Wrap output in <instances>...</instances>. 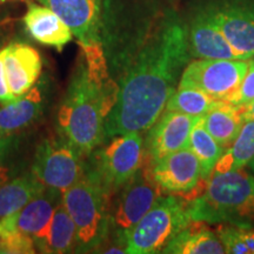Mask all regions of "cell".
<instances>
[{
	"instance_id": "cell-15",
	"label": "cell",
	"mask_w": 254,
	"mask_h": 254,
	"mask_svg": "<svg viewBox=\"0 0 254 254\" xmlns=\"http://www.w3.org/2000/svg\"><path fill=\"white\" fill-rule=\"evenodd\" d=\"M187 41L190 52L195 58L244 60L205 12L193 19Z\"/></svg>"
},
{
	"instance_id": "cell-27",
	"label": "cell",
	"mask_w": 254,
	"mask_h": 254,
	"mask_svg": "<svg viewBox=\"0 0 254 254\" xmlns=\"http://www.w3.org/2000/svg\"><path fill=\"white\" fill-rule=\"evenodd\" d=\"M36 244L32 236L19 231H4L0 238V254H34Z\"/></svg>"
},
{
	"instance_id": "cell-14",
	"label": "cell",
	"mask_w": 254,
	"mask_h": 254,
	"mask_svg": "<svg viewBox=\"0 0 254 254\" xmlns=\"http://www.w3.org/2000/svg\"><path fill=\"white\" fill-rule=\"evenodd\" d=\"M4 60L6 80L14 99L34 86L43 71L39 52L28 44L12 43L0 50Z\"/></svg>"
},
{
	"instance_id": "cell-10",
	"label": "cell",
	"mask_w": 254,
	"mask_h": 254,
	"mask_svg": "<svg viewBox=\"0 0 254 254\" xmlns=\"http://www.w3.org/2000/svg\"><path fill=\"white\" fill-rule=\"evenodd\" d=\"M200 118L165 110L148 129L144 141L146 161L153 165L174 152L189 147L190 133Z\"/></svg>"
},
{
	"instance_id": "cell-12",
	"label": "cell",
	"mask_w": 254,
	"mask_h": 254,
	"mask_svg": "<svg viewBox=\"0 0 254 254\" xmlns=\"http://www.w3.org/2000/svg\"><path fill=\"white\" fill-rule=\"evenodd\" d=\"M151 172L164 192L178 195L190 192L202 179L199 160L190 147L151 165Z\"/></svg>"
},
{
	"instance_id": "cell-20",
	"label": "cell",
	"mask_w": 254,
	"mask_h": 254,
	"mask_svg": "<svg viewBox=\"0 0 254 254\" xmlns=\"http://www.w3.org/2000/svg\"><path fill=\"white\" fill-rule=\"evenodd\" d=\"M161 253L170 254H224V246L217 232L206 226V222L190 220L177 234Z\"/></svg>"
},
{
	"instance_id": "cell-28",
	"label": "cell",
	"mask_w": 254,
	"mask_h": 254,
	"mask_svg": "<svg viewBox=\"0 0 254 254\" xmlns=\"http://www.w3.org/2000/svg\"><path fill=\"white\" fill-rule=\"evenodd\" d=\"M254 100V59H251L249 69L241 80L239 87L226 98V103L236 106H245Z\"/></svg>"
},
{
	"instance_id": "cell-24",
	"label": "cell",
	"mask_w": 254,
	"mask_h": 254,
	"mask_svg": "<svg viewBox=\"0 0 254 254\" xmlns=\"http://www.w3.org/2000/svg\"><path fill=\"white\" fill-rule=\"evenodd\" d=\"M202 118V117H201ZM200 118L193 127L190 133L189 147L199 160L201 167V178L207 179L213 172L214 166L224 153L225 148L221 147L214 138L205 128L202 119Z\"/></svg>"
},
{
	"instance_id": "cell-2",
	"label": "cell",
	"mask_w": 254,
	"mask_h": 254,
	"mask_svg": "<svg viewBox=\"0 0 254 254\" xmlns=\"http://www.w3.org/2000/svg\"><path fill=\"white\" fill-rule=\"evenodd\" d=\"M119 88H105L88 77L80 56L57 114L59 135L84 158L103 144L105 120L118 97Z\"/></svg>"
},
{
	"instance_id": "cell-31",
	"label": "cell",
	"mask_w": 254,
	"mask_h": 254,
	"mask_svg": "<svg viewBox=\"0 0 254 254\" xmlns=\"http://www.w3.org/2000/svg\"><path fill=\"white\" fill-rule=\"evenodd\" d=\"M9 173H11V171L8 170V167L0 164V185H2V184L6 183L9 179V176H11Z\"/></svg>"
},
{
	"instance_id": "cell-33",
	"label": "cell",
	"mask_w": 254,
	"mask_h": 254,
	"mask_svg": "<svg viewBox=\"0 0 254 254\" xmlns=\"http://www.w3.org/2000/svg\"><path fill=\"white\" fill-rule=\"evenodd\" d=\"M6 1H8V0H0V5L4 4V2H6Z\"/></svg>"
},
{
	"instance_id": "cell-17",
	"label": "cell",
	"mask_w": 254,
	"mask_h": 254,
	"mask_svg": "<svg viewBox=\"0 0 254 254\" xmlns=\"http://www.w3.org/2000/svg\"><path fill=\"white\" fill-rule=\"evenodd\" d=\"M23 23L27 33L34 40L43 45L55 47L59 52L72 41L71 28L58 14L44 5L28 2Z\"/></svg>"
},
{
	"instance_id": "cell-34",
	"label": "cell",
	"mask_w": 254,
	"mask_h": 254,
	"mask_svg": "<svg viewBox=\"0 0 254 254\" xmlns=\"http://www.w3.org/2000/svg\"><path fill=\"white\" fill-rule=\"evenodd\" d=\"M1 233H2V228H1V224H0V238H1Z\"/></svg>"
},
{
	"instance_id": "cell-11",
	"label": "cell",
	"mask_w": 254,
	"mask_h": 254,
	"mask_svg": "<svg viewBox=\"0 0 254 254\" xmlns=\"http://www.w3.org/2000/svg\"><path fill=\"white\" fill-rule=\"evenodd\" d=\"M205 13L241 58H254V6L224 4L207 8Z\"/></svg>"
},
{
	"instance_id": "cell-4",
	"label": "cell",
	"mask_w": 254,
	"mask_h": 254,
	"mask_svg": "<svg viewBox=\"0 0 254 254\" xmlns=\"http://www.w3.org/2000/svg\"><path fill=\"white\" fill-rule=\"evenodd\" d=\"M111 196L85 174L63 193L62 201L77 230V253L100 249L111 232Z\"/></svg>"
},
{
	"instance_id": "cell-32",
	"label": "cell",
	"mask_w": 254,
	"mask_h": 254,
	"mask_svg": "<svg viewBox=\"0 0 254 254\" xmlns=\"http://www.w3.org/2000/svg\"><path fill=\"white\" fill-rule=\"evenodd\" d=\"M247 168H249V171H250V172L252 173L253 176H254V158L252 159V160L250 161V164L247 165Z\"/></svg>"
},
{
	"instance_id": "cell-16",
	"label": "cell",
	"mask_w": 254,
	"mask_h": 254,
	"mask_svg": "<svg viewBox=\"0 0 254 254\" xmlns=\"http://www.w3.org/2000/svg\"><path fill=\"white\" fill-rule=\"evenodd\" d=\"M62 196L63 193L45 187L17 213L0 220L2 232L19 231L34 236L50 221L57 206L62 202Z\"/></svg>"
},
{
	"instance_id": "cell-6",
	"label": "cell",
	"mask_w": 254,
	"mask_h": 254,
	"mask_svg": "<svg viewBox=\"0 0 254 254\" xmlns=\"http://www.w3.org/2000/svg\"><path fill=\"white\" fill-rule=\"evenodd\" d=\"M111 141L88 155L86 176L95 180L110 195L134 176L144 164L145 147L140 133L131 132L111 136Z\"/></svg>"
},
{
	"instance_id": "cell-3",
	"label": "cell",
	"mask_w": 254,
	"mask_h": 254,
	"mask_svg": "<svg viewBox=\"0 0 254 254\" xmlns=\"http://www.w3.org/2000/svg\"><path fill=\"white\" fill-rule=\"evenodd\" d=\"M189 202L192 220L251 227L254 224V176L245 168L212 172L202 192Z\"/></svg>"
},
{
	"instance_id": "cell-1",
	"label": "cell",
	"mask_w": 254,
	"mask_h": 254,
	"mask_svg": "<svg viewBox=\"0 0 254 254\" xmlns=\"http://www.w3.org/2000/svg\"><path fill=\"white\" fill-rule=\"evenodd\" d=\"M187 34L177 20L165 19L142 38L124 66L119 92L105 120V134L148 131L164 112L189 64Z\"/></svg>"
},
{
	"instance_id": "cell-9",
	"label": "cell",
	"mask_w": 254,
	"mask_h": 254,
	"mask_svg": "<svg viewBox=\"0 0 254 254\" xmlns=\"http://www.w3.org/2000/svg\"><path fill=\"white\" fill-rule=\"evenodd\" d=\"M250 60L196 59L184 68L178 87L199 90L217 100H226L239 87Z\"/></svg>"
},
{
	"instance_id": "cell-8",
	"label": "cell",
	"mask_w": 254,
	"mask_h": 254,
	"mask_svg": "<svg viewBox=\"0 0 254 254\" xmlns=\"http://www.w3.org/2000/svg\"><path fill=\"white\" fill-rule=\"evenodd\" d=\"M31 173L44 187L64 193L86 174V165L65 138L52 136L38 145Z\"/></svg>"
},
{
	"instance_id": "cell-18",
	"label": "cell",
	"mask_w": 254,
	"mask_h": 254,
	"mask_svg": "<svg viewBox=\"0 0 254 254\" xmlns=\"http://www.w3.org/2000/svg\"><path fill=\"white\" fill-rule=\"evenodd\" d=\"M36 249L41 253L64 254L75 252L77 230L63 201L57 206L47 225L32 236Z\"/></svg>"
},
{
	"instance_id": "cell-22",
	"label": "cell",
	"mask_w": 254,
	"mask_h": 254,
	"mask_svg": "<svg viewBox=\"0 0 254 254\" xmlns=\"http://www.w3.org/2000/svg\"><path fill=\"white\" fill-rule=\"evenodd\" d=\"M45 187L33 174H25L0 185V220L17 213Z\"/></svg>"
},
{
	"instance_id": "cell-30",
	"label": "cell",
	"mask_w": 254,
	"mask_h": 254,
	"mask_svg": "<svg viewBox=\"0 0 254 254\" xmlns=\"http://www.w3.org/2000/svg\"><path fill=\"white\" fill-rule=\"evenodd\" d=\"M241 116H243L245 122L254 120V100L245 105V106H241Z\"/></svg>"
},
{
	"instance_id": "cell-25",
	"label": "cell",
	"mask_w": 254,
	"mask_h": 254,
	"mask_svg": "<svg viewBox=\"0 0 254 254\" xmlns=\"http://www.w3.org/2000/svg\"><path fill=\"white\" fill-rule=\"evenodd\" d=\"M220 100L190 87H178L168 99L165 110L193 117H204ZM164 110V111H165Z\"/></svg>"
},
{
	"instance_id": "cell-7",
	"label": "cell",
	"mask_w": 254,
	"mask_h": 254,
	"mask_svg": "<svg viewBox=\"0 0 254 254\" xmlns=\"http://www.w3.org/2000/svg\"><path fill=\"white\" fill-rule=\"evenodd\" d=\"M118 192L116 202L111 204V231L116 245L125 249L129 232L164 195V190L152 176L151 164L144 159L141 167Z\"/></svg>"
},
{
	"instance_id": "cell-23",
	"label": "cell",
	"mask_w": 254,
	"mask_h": 254,
	"mask_svg": "<svg viewBox=\"0 0 254 254\" xmlns=\"http://www.w3.org/2000/svg\"><path fill=\"white\" fill-rule=\"evenodd\" d=\"M254 158V120L245 122L234 141L225 148L213 172L225 173L247 167Z\"/></svg>"
},
{
	"instance_id": "cell-21",
	"label": "cell",
	"mask_w": 254,
	"mask_h": 254,
	"mask_svg": "<svg viewBox=\"0 0 254 254\" xmlns=\"http://www.w3.org/2000/svg\"><path fill=\"white\" fill-rule=\"evenodd\" d=\"M201 119L209 134L224 148L234 141L245 124L241 116V106L224 100L219 101Z\"/></svg>"
},
{
	"instance_id": "cell-29",
	"label": "cell",
	"mask_w": 254,
	"mask_h": 254,
	"mask_svg": "<svg viewBox=\"0 0 254 254\" xmlns=\"http://www.w3.org/2000/svg\"><path fill=\"white\" fill-rule=\"evenodd\" d=\"M14 100V97L8 88L7 80H6L4 60H2L1 53H0V104L7 105Z\"/></svg>"
},
{
	"instance_id": "cell-19",
	"label": "cell",
	"mask_w": 254,
	"mask_h": 254,
	"mask_svg": "<svg viewBox=\"0 0 254 254\" xmlns=\"http://www.w3.org/2000/svg\"><path fill=\"white\" fill-rule=\"evenodd\" d=\"M45 97L39 85L0 109V138L14 134L31 126L45 109Z\"/></svg>"
},
{
	"instance_id": "cell-13",
	"label": "cell",
	"mask_w": 254,
	"mask_h": 254,
	"mask_svg": "<svg viewBox=\"0 0 254 254\" xmlns=\"http://www.w3.org/2000/svg\"><path fill=\"white\" fill-rule=\"evenodd\" d=\"M71 28L78 43L101 41L103 0H38Z\"/></svg>"
},
{
	"instance_id": "cell-5",
	"label": "cell",
	"mask_w": 254,
	"mask_h": 254,
	"mask_svg": "<svg viewBox=\"0 0 254 254\" xmlns=\"http://www.w3.org/2000/svg\"><path fill=\"white\" fill-rule=\"evenodd\" d=\"M190 220L189 200L172 193L161 195L129 232L125 245L126 253H161Z\"/></svg>"
},
{
	"instance_id": "cell-26",
	"label": "cell",
	"mask_w": 254,
	"mask_h": 254,
	"mask_svg": "<svg viewBox=\"0 0 254 254\" xmlns=\"http://www.w3.org/2000/svg\"><path fill=\"white\" fill-rule=\"evenodd\" d=\"M217 234L226 253L254 254V231L251 227L221 224Z\"/></svg>"
}]
</instances>
